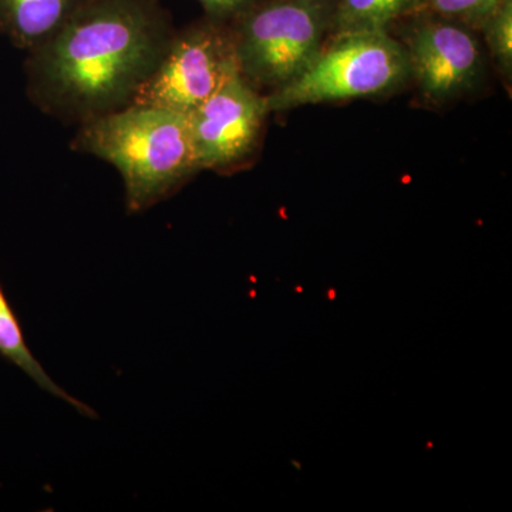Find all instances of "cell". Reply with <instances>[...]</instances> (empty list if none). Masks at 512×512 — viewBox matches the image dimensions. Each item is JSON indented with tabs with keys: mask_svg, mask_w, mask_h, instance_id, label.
Segmentation results:
<instances>
[{
	"mask_svg": "<svg viewBox=\"0 0 512 512\" xmlns=\"http://www.w3.org/2000/svg\"><path fill=\"white\" fill-rule=\"evenodd\" d=\"M208 19L231 26L259 0H197Z\"/></svg>",
	"mask_w": 512,
	"mask_h": 512,
	"instance_id": "obj_13",
	"label": "cell"
},
{
	"mask_svg": "<svg viewBox=\"0 0 512 512\" xmlns=\"http://www.w3.org/2000/svg\"><path fill=\"white\" fill-rule=\"evenodd\" d=\"M481 30L484 32L485 45L505 77L511 79L512 73V0H505L490 16Z\"/></svg>",
	"mask_w": 512,
	"mask_h": 512,
	"instance_id": "obj_12",
	"label": "cell"
},
{
	"mask_svg": "<svg viewBox=\"0 0 512 512\" xmlns=\"http://www.w3.org/2000/svg\"><path fill=\"white\" fill-rule=\"evenodd\" d=\"M410 77L406 49L389 32L335 33L299 76L266 94V107L369 99L396 92Z\"/></svg>",
	"mask_w": 512,
	"mask_h": 512,
	"instance_id": "obj_3",
	"label": "cell"
},
{
	"mask_svg": "<svg viewBox=\"0 0 512 512\" xmlns=\"http://www.w3.org/2000/svg\"><path fill=\"white\" fill-rule=\"evenodd\" d=\"M173 33L156 0H87L28 52L29 99L43 113L79 124L123 109L156 69Z\"/></svg>",
	"mask_w": 512,
	"mask_h": 512,
	"instance_id": "obj_1",
	"label": "cell"
},
{
	"mask_svg": "<svg viewBox=\"0 0 512 512\" xmlns=\"http://www.w3.org/2000/svg\"><path fill=\"white\" fill-rule=\"evenodd\" d=\"M238 72L231 26L205 18L174 30L163 57L131 104L188 116Z\"/></svg>",
	"mask_w": 512,
	"mask_h": 512,
	"instance_id": "obj_5",
	"label": "cell"
},
{
	"mask_svg": "<svg viewBox=\"0 0 512 512\" xmlns=\"http://www.w3.org/2000/svg\"><path fill=\"white\" fill-rule=\"evenodd\" d=\"M0 356L5 357L12 365L19 367L40 389L70 404L82 416L97 417L92 407L67 393L52 377L47 375L45 367L40 365L39 360L30 352L22 326H20L2 286H0Z\"/></svg>",
	"mask_w": 512,
	"mask_h": 512,
	"instance_id": "obj_9",
	"label": "cell"
},
{
	"mask_svg": "<svg viewBox=\"0 0 512 512\" xmlns=\"http://www.w3.org/2000/svg\"><path fill=\"white\" fill-rule=\"evenodd\" d=\"M269 111L265 96L235 73L188 114L200 170L231 171L254 156Z\"/></svg>",
	"mask_w": 512,
	"mask_h": 512,
	"instance_id": "obj_6",
	"label": "cell"
},
{
	"mask_svg": "<svg viewBox=\"0 0 512 512\" xmlns=\"http://www.w3.org/2000/svg\"><path fill=\"white\" fill-rule=\"evenodd\" d=\"M406 36L410 74L436 103L457 99L480 82L483 52L473 29L420 12Z\"/></svg>",
	"mask_w": 512,
	"mask_h": 512,
	"instance_id": "obj_7",
	"label": "cell"
},
{
	"mask_svg": "<svg viewBox=\"0 0 512 512\" xmlns=\"http://www.w3.org/2000/svg\"><path fill=\"white\" fill-rule=\"evenodd\" d=\"M333 0H259L232 23L239 74L256 90L292 82L318 56Z\"/></svg>",
	"mask_w": 512,
	"mask_h": 512,
	"instance_id": "obj_4",
	"label": "cell"
},
{
	"mask_svg": "<svg viewBox=\"0 0 512 512\" xmlns=\"http://www.w3.org/2000/svg\"><path fill=\"white\" fill-rule=\"evenodd\" d=\"M504 2L505 0H423L420 12L439 16L474 30L481 29L485 20Z\"/></svg>",
	"mask_w": 512,
	"mask_h": 512,
	"instance_id": "obj_11",
	"label": "cell"
},
{
	"mask_svg": "<svg viewBox=\"0 0 512 512\" xmlns=\"http://www.w3.org/2000/svg\"><path fill=\"white\" fill-rule=\"evenodd\" d=\"M423 0H333L335 33L389 32L390 26L420 12Z\"/></svg>",
	"mask_w": 512,
	"mask_h": 512,
	"instance_id": "obj_10",
	"label": "cell"
},
{
	"mask_svg": "<svg viewBox=\"0 0 512 512\" xmlns=\"http://www.w3.org/2000/svg\"><path fill=\"white\" fill-rule=\"evenodd\" d=\"M74 151L113 165L123 178L127 211H147L200 173L185 114L128 104L80 124Z\"/></svg>",
	"mask_w": 512,
	"mask_h": 512,
	"instance_id": "obj_2",
	"label": "cell"
},
{
	"mask_svg": "<svg viewBox=\"0 0 512 512\" xmlns=\"http://www.w3.org/2000/svg\"><path fill=\"white\" fill-rule=\"evenodd\" d=\"M87 0H0V32L30 50L55 35Z\"/></svg>",
	"mask_w": 512,
	"mask_h": 512,
	"instance_id": "obj_8",
	"label": "cell"
}]
</instances>
